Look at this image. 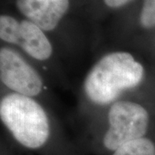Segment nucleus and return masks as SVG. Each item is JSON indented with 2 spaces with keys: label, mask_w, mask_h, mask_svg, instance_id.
I'll use <instances>...</instances> for the list:
<instances>
[{
  "label": "nucleus",
  "mask_w": 155,
  "mask_h": 155,
  "mask_svg": "<svg viewBox=\"0 0 155 155\" xmlns=\"http://www.w3.org/2000/svg\"><path fill=\"white\" fill-rule=\"evenodd\" d=\"M17 9L45 31L56 28L69 8V0H17Z\"/></svg>",
  "instance_id": "6"
},
{
  "label": "nucleus",
  "mask_w": 155,
  "mask_h": 155,
  "mask_svg": "<svg viewBox=\"0 0 155 155\" xmlns=\"http://www.w3.org/2000/svg\"><path fill=\"white\" fill-rule=\"evenodd\" d=\"M0 116L14 138L22 146L35 149L49 136V122L43 108L28 96L11 93L0 103Z\"/></svg>",
  "instance_id": "2"
},
{
  "label": "nucleus",
  "mask_w": 155,
  "mask_h": 155,
  "mask_svg": "<svg viewBox=\"0 0 155 155\" xmlns=\"http://www.w3.org/2000/svg\"><path fill=\"white\" fill-rule=\"evenodd\" d=\"M113 155H155V146L148 139L140 138L124 144Z\"/></svg>",
  "instance_id": "7"
},
{
  "label": "nucleus",
  "mask_w": 155,
  "mask_h": 155,
  "mask_svg": "<svg viewBox=\"0 0 155 155\" xmlns=\"http://www.w3.org/2000/svg\"><path fill=\"white\" fill-rule=\"evenodd\" d=\"M144 69L132 54L115 52L106 54L89 72L84 91L97 104L104 105L116 100L123 91L137 86L143 78Z\"/></svg>",
  "instance_id": "1"
},
{
  "label": "nucleus",
  "mask_w": 155,
  "mask_h": 155,
  "mask_svg": "<svg viewBox=\"0 0 155 155\" xmlns=\"http://www.w3.org/2000/svg\"><path fill=\"white\" fill-rule=\"evenodd\" d=\"M0 78L9 89L18 94L35 97L42 89V80L31 66L14 50H0Z\"/></svg>",
  "instance_id": "5"
},
{
  "label": "nucleus",
  "mask_w": 155,
  "mask_h": 155,
  "mask_svg": "<svg viewBox=\"0 0 155 155\" xmlns=\"http://www.w3.org/2000/svg\"><path fill=\"white\" fill-rule=\"evenodd\" d=\"M140 25L145 28L155 27V0H144L140 14Z\"/></svg>",
  "instance_id": "8"
},
{
  "label": "nucleus",
  "mask_w": 155,
  "mask_h": 155,
  "mask_svg": "<svg viewBox=\"0 0 155 155\" xmlns=\"http://www.w3.org/2000/svg\"><path fill=\"white\" fill-rule=\"evenodd\" d=\"M108 120L110 127L104 144L109 150L116 151L126 143L143 137L148 127L149 116L139 104L121 101L111 106Z\"/></svg>",
  "instance_id": "3"
},
{
  "label": "nucleus",
  "mask_w": 155,
  "mask_h": 155,
  "mask_svg": "<svg viewBox=\"0 0 155 155\" xmlns=\"http://www.w3.org/2000/svg\"><path fill=\"white\" fill-rule=\"evenodd\" d=\"M0 38L18 45L28 55L39 61L49 58L53 48L43 30L29 20L18 22L10 16L0 17Z\"/></svg>",
  "instance_id": "4"
},
{
  "label": "nucleus",
  "mask_w": 155,
  "mask_h": 155,
  "mask_svg": "<svg viewBox=\"0 0 155 155\" xmlns=\"http://www.w3.org/2000/svg\"><path fill=\"white\" fill-rule=\"evenodd\" d=\"M130 0H104V3L106 5L111 8H118L121 6L126 5L127 2H129Z\"/></svg>",
  "instance_id": "9"
}]
</instances>
